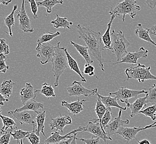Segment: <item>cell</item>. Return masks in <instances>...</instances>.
I'll use <instances>...</instances> for the list:
<instances>
[{"mask_svg": "<svg viewBox=\"0 0 156 144\" xmlns=\"http://www.w3.org/2000/svg\"><path fill=\"white\" fill-rule=\"evenodd\" d=\"M37 114V115L35 118V121L37 124V128L35 130V132L39 136H40V132H42L46 137V135L44 132V122L46 120V111L39 112Z\"/></svg>", "mask_w": 156, "mask_h": 144, "instance_id": "obj_27", "label": "cell"}, {"mask_svg": "<svg viewBox=\"0 0 156 144\" xmlns=\"http://www.w3.org/2000/svg\"><path fill=\"white\" fill-rule=\"evenodd\" d=\"M17 9V5H15L13 6L12 11L11 13L9 14V16H7L6 17L5 19V23L7 27L9 28V34L11 37L12 36V27L13 26H15V18H14V14Z\"/></svg>", "mask_w": 156, "mask_h": 144, "instance_id": "obj_32", "label": "cell"}, {"mask_svg": "<svg viewBox=\"0 0 156 144\" xmlns=\"http://www.w3.org/2000/svg\"><path fill=\"white\" fill-rule=\"evenodd\" d=\"M70 42L75 47L80 54L84 58L86 63L90 64L94 63V60L90 58L87 46H84L83 45L78 44L72 41H70Z\"/></svg>", "mask_w": 156, "mask_h": 144, "instance_id": "obj_25", "label": "cell"}, {"mask_svg": "<svg viewBox=\"0 0 156 144\" xmlns=\"http://www.w3.org/2000/svg\"><path fill=\"white\" fill-rule=\"evenodd\" d=\"M96 94L98 96V98H100L101 100L102 101V102L105 105L107 108L115 107L124 111L126 110L127 109V107L126 106L125 107L121 106L118 103V99L115 97L112 98L110 96H103L99 94L98 93H97Z\"/></svg>", "mask_w": 156, "mask_h": 144, "instance_id": "obj_23", "label": "cell"}, {"mask_svg": "<svg viewBox=\"0 0 156 144\" xmlns=\"http://www.w3.org/2000/svg\"><path fill=\"white\" fill-rule=\"evenodd\" d=\"M63 0H44L37 2L38 6H43L46 9L47 13H51L52 11V8L57 4L62 5Z\"/></svg>", "mask_w": 156, "mask_h": 144, "instance_id": "obj_31", "label": "cell"}, {"mask_svg": "<svg viewBox=\"0 0 156 144\" xmlns=\"http://www.w3.org/2000/svg\"><path fill=\"white\" fill-rule=\"evenodd\" d=\"M150 29V33L152 34L153 33H156V25L152 26L151 28H149Z\"/></svg>", "mask_w": 156, "mask_h": 144, "instance_id": "obj_50", "label": "cell"}, {"mask_svg": "<svg viewBox=\"0 0 156 144\" xmlns=\"http://www.w3.org/2000/svg\"><path fill=\"white\" fill-rule=\"evenodd\" d=\"M8 114L11 118L17 119L22 125L23 124L34 125L36 123L34 116L26 111H9L8 112Z\"/></svg>", "mask_w": 156, "mask_h": 144, "instance_id": "obj_14", "label": "cell"}, {"mask_svg": "<svg viewBox=\"0 0 156 144\" xmlns=\"http://www.w3.org/2000/svg\"><path fill=\"white\" fill-rule=\"evenodd\" d=\"M147 96L148 93L146 94L144 97L138 98L134 101L133 103L129 104L127 106L131 111V114L130 115L131 118H133L136 115L140 114V111L142 110L144 106L147 105L148 103L147 101Z\"/></svg>", "mask_w": 156, "mask_h": 144, "instance_id": "obj_18", "label": "cell"}, {"mask_svg": "<svg viewBox=\"0 0 156 144\" xmlns=\"http://www.w3.org/2000/svg\"><path fill=\"white\" fill-rule=\"evenodd\" d=\"M151 67L138 63L137 66H132L126 68L125 74L127 75V81L133 79L138 80L139 83H142L148 80H156V77L151 72Z\"/></svg>", "mask_w": 156, "mask_h": 144, "instance_id": "obj_5", "label": "cell"}, {"mask_svg": "<svg viewBox=\"0 0 156 144\" xmlns=\"http://www.w3.org/2000/svg\"><path fill=\"white\" fill-rule=\"evenodd\" d=\"M27 2H29L30 3L31 9L32 12L34 15V19H37V18H38V6L37 2H36L35 0H28L27 2L26 1V3H27Z\"/></svg>", "mask_w": 156, "mask_h": 144, "instance_id": "obj_43", "label": "cell"}, {"mask_svg": "<svg viewBox=\"0 0 156 144\" xmlns=\"http://www.w3.org/2000/svg\"><path fill=\"white\" fill-rule=\"evenodd\" d=\"M31 132H25L22 130H16L13 132H11V135L12 136L13 139L17 140L19 142L21 140L26 139L27 135L31 133Z\"/></svg>", "mask_w": 156, "mask_h": 144, "instance_id": "obj_38", "label": "cell"}, {"mask_svg": "<svg viewBox=\"0 0 156 144\" xmlns=\"http://www.w3.org/2000/svg\"><path fill=\"white\" fill-rule=\"evenodd\" d=\"M83 73L84 74H87L89 76H94L95 74L94 73V67L92 66L90 64L86 63L84 65V69H83Z\"/></svg>", "mask_w": 156, "mask_h": 144, "instance_id": "obj_44", "label": "cell"}, {"mask_svg": "<svg viewBox=\"0 0 156 144\" xmlns=\"http://www.w3.org/2000/svg\"><path fill=\"white\" fill-rule=\"evenodd\" d=\"M76 139L77 140L83 142L85 144H100V139H101L93 135L92 137L90 139H85L83 138L79 139L76 137Z\"/></svg>", "mask_w": 156, "mask_h": 144, "instance_id": "obj_41", "label": "cell"}, {"mask_svg": "<svg viewBox=\"0 0 156 144\" xmlns=\"http://www.w3.org/2000/svg\"><path fill=\"white\" fill-rule=\"evenodd\" d=\"M60 35H61V33L59 31H57L56 33H51V32L44 33L38 39L37 44V45H40L44 43L48 42L49 41L52 40L53 38L56 37Z\"/></svg>", "mask_w": 156, "mask_h": 144, "instance_id": "obj_33", "label": "cell"}, {"mask_svg": "<svg viewBox=\"0 0 156 144\" xmlns=\"http://www.w3.org/2000/svg\"><path fill=\"white\" fill-rule=\"evenodd\" d=\"M1 105H0V114H1Z\"/></svg>", "mask_w": 156, "mask_h": 144, "instance_id": "obj_54", "label": "cell"}, {"mask_svg": "<svg viewBox=\"0 0 156 144\" xmlns=\"http://www.w3.org/2000/svg\"><path fill=\"white\" fill-rule=\"evenodd\" d=\"M11 136L10 132H5L2 133L0 136V144H9Z\"/></svg>", "mask_w": 156, "mask_h": 144, "instance_id": "obj_45", "label": "cell"}, {"mask_svg": "<svg viewBox=\"0 0 156 144\" xmlns=\"http://www.w3.org/2000/svg\"><path fill=\"white\" fill-rule=\"evenodd\" d=\"M0 118H1L3 126L1 129L0 133L2 134L3 132H13L16 130H17V127L15 120L10 117L3 116L1 114H0Z\"/></svg>", "mask_w": 156, "mask_h": 144, "instance_id": "obj_21", "label": "cell"}, {"mask_svg": "<svg viewBox=\"0 0 156 144\" xmlns=\"http://www.w3.org/2000/svg\"><path fill=\"white\" fill-rule=\"evenodd\" d=\"M35 93L42 94L48 99L50 98L56 97V95L55 93V90L53 87L46 82L42 84V87L40 90H36Z\"/></svg>", "mask_w": 156, "mask_h": 144, "instance_id": "obj_30", "label": "cell"}, {"mask_svg": "<svg viewBox=\"0 0 156 144\" xmlns=\"http://www.w3.org/2000/svg\"><path fill=\"white\" fill-rule=\"evenodd\" d=\"M77 29L79 38H82L87 44L90 54L98 61L101 70L105 71L102 56V51L105 48L101 32L95 31L88 27H83L80 24L77 26Z\"/></svg>", "mask_w": 156, "mask_h": 144, "instance_id": "obj_1", "label": "cell"}, {"mask_svg": "<svg viewBox=\"0 0 156 144\" xmlns=\"http://www.w3.org/2000/svg\"><path fill=\"white\" fill-rule=\"evenodd\" d=\"M44 104L40 102H37L34 99H31L28 100L26 103L23 105V107L16 109L15 111H33L35 113H39L38 110L40 109H44Z\"/></svg>", "mask_w": 156, "mask_h": 144, "instance_id": "obj_24", "label": "cell"}, {"mask_svg": "<svg viewBox=\"0 0 156 144\" xmlns=\"http://www.w3.org/2000/svg\"><path fill=\"white\" fill-rule=\"evenodd\" d=\"M134 33L137 37L150 43L151 44L156 47V42L153 41L150 37L149 28H144L141 23H138L137 28L134 30Z\"/></svg>", "mask_w": 156, "mask_h": 144, "instance_id": "obj_20", "label": "cell"}, {"mask_svg": "<svg viewBox=\"0 0 156 144\" xmlns=\"http://www.w3.org/2000/svg\"><path fill=\"white\" fill-rule=\"evenodd\" d=\"M156 127V122L144 127L140 126L138 127L125 128L124 126H122L119 129V131L117 132V134L121 135L122 138H124L128 142L132 140L136 139V135H137L139 132H142L149 129L154 128Z\"/></svg>", "mask_w": 156, "mask_h": 144, "instance_id": "obj_10", "label": "cell"}, {"mask_svg": "<svg viewBox=\"0 0 156 144\" xmlns=\"http://www.w3.org/2000/svg\"><path fill=\"white\" fill-rule=\"evenodd\" d=\"M65 52H66V56H67V60H68L69 67L70 68V69H71L73 71L76 72L80 77V78H81L82 82H86L87 80L86 79V78L82 75L81 71V70L80 69V67L78 66V63L71 56V54L69 53L67 48H66V49H65Z\"/></svg>", "mask_w": 156, "mask_h": 144, "instance_id": "obj_26", "label": "cell"}, {"mask_svg": "<svg viewBox=\"0 0 156 144\" xmlns=\"http://www.w3.org/2000/svg\"><path fill=\"white\" fill-rule=\"evenodd\" d=\"M0 53H9V46L5 39H0Z\"/></svg>", "mask_w": 156, "mask_h": 144, "instance_id": "obj_42", "label": "cell"}, {"mask_svg": "<svg viewBox=\"0 0 156 144\" xmlns=\"http://www.w3.org/2000/svg\"><path fill=\"white\" fill-rule=\"evenodd\" d=\"M140 114H144V116L150 117L151 119L154 121L156 120V105H152L147 107L146 109L140 111Z\"/></svg>", "mask_w": 156, "mask_h": 144, "instance_id": "obj_35", "label": "cell"}, {"mask_svg": "<svg viewBox=\"0 0 156 144\" xmlns=\"http://www.w3.org/2000/svg\"><path fill=\"white\" fill-rule=\"evenodd\" d=\"M86 101V99H78L77 101L71 103H69L65 100H62L61 102V105L67 108L70 114L76 115L83 110L84 103Z\"/></svg>", "mask_w": 156, "mask_h": 144, "instance_id": "obj_16", "label": "cell"}, {"mask_svg": "<svg viewBox=\"0 0 156 144\" xmlns=\"http://www.w3.org/2000/svg\"><path fill=\"white\" fill-rule=\"evenodd\" d=\"M73 138H70V139H65L64 140L60 141L57 144H69L71 143V142L72 141Z\"/></svg>", "mask_w": 156, "mask_h": 144, "instance_id": "obj_48", "label": "cell"}, {"mask_svg": "<svg viewBox=\"0 0 156 144\" xmlns=\"http://www.w3.org/2000/svg\"><path fill=\"white\" fill-rule=\"evenodd\" d=\"M9 101V99H7L2 94H1L0 93V105H1V106L4 105V103H5V102H7V101Z\"/></svg>", "mask_w": 156, "mask_h": 144, "instance_id": "obj_47", "label": "cell"}, {"mask_svg": "<svg viewBox=\"0 0 156 144\" xmlns=\"http://www.w3.org/2000/svg\"><path fill=\"white\" fill-rule=\"evenodd\" d=\"M67 91L70 97H80L83 95L86 97H88L94 95L98 93L97 88L92 89H88L85 88L82 85L81 82L74 81L72 83V85L67 88Z\"/></svg>", "mask_w": 156, "mask_h": 144, "instance_id": "obj_9", "label": "cell"}, {"mask_svg": "<svg viewBox=\"0 0 156 144\" xmlns=\"http://www.w3.org/2000/svg\"><path fill=\"white\" fill-rule=\"evenodd\" d=\"M77 134V132H76V133H75V134H74V137L73 138V139H72V141L71 142V143L69 144H77V139H76V135Z\"/></svg>", "mask_w": 156, "mask_h": 144, "instance_id": "obj_52", "label": "cell"}, {"mask_svg": "<svg viewBox=\"0 0 156 144\" xmlns=\"http://www.w3.org/2000/svg\"><path fill=\"white\" fill-rule=\"evenodd\" d=\"M111 35L112 39V52L116 56L117 62H119L122 60L123 54L128 52L127 49L130 46V43L122 31L113 29Z\"/></svg>", "mask_w": 156, "mask_h": 144, "instance_id": "obj_4", "label": "cell"}, {"mask_svg": "<svg viewBox=\"0 0 156 144\" xmlns=\"http://www.w3.org/2000/svg\"><path fill=\"white\" fill-rule=\"evenodd\" d=\"M78 132H80L79 128L76 129L72 130V132H69L67 134L62 136L59 134L58 132L56 131L51 133V135L50 137L47 138L46 140L44 141V144H57L60 141L64 140L65 139L73 138L75 133Z\"/></svg>", "mask_w": 156, "mask_h": 144, "instance_id": "obj_17", "label": "cell"}, {"mask_svg": "<svg viewBox=\"0 0 156 144\" xmlns=\"http://www.w3.org/2000/svg\"><path fill=\"white\" fill-rule=\"evenodd\" d=\"M60 42H58L55 49V53L52 60V72L54 73L55 81L54 85L57 87L59 85L60 77L69 67L68 60L66 56V47H60Z\"/></svg>", "mask_w": 156, "mask_h": 144, "instance_id": "obj_2", "label": "cell"}, {"mask_svg": "<svg viewBox=\"0 0 156 144\" xmlns=\"http://www.w3.org/2000/svg\"><path fill=\"white\" fill-rule=\"evenodd\" d=\"M140 9L141 7L138 5L136 0H123L118 3L115 8H112L109 11V14L111 16L115 15V18H119L122 15V20L125 22L126 15H128L131 19H134Z\"/></svg>", "mask_w": 156, "mask_h": 144, "instance_id": "obj_3", "label": "cell"}, {"mask_svg": "<svg viewBox=\"0 0 156 144\" xmlns=\"http://www.w3.org/2000/svg\"><path fill=\"white\" fill-rule=\"evenodd\" d=\"M56 47L49 43L48 42L44 43L37 45L36 48L37 50V56L40 59L42 64H46L51 62L55 53Z\"/></svg>", "mask_w": 156, "mask_h": 144, "instance_id": "obj_8", "label": "cell"}, {"mask_svg": "<svg viewBox=\"0 0 156 144\" xmlns=\"http://www.w3.org/2000/svg\"><path fill=\"white\" fill-rule=\"evenodd\" d=\"M51 23L53 25V27L56 28H68L71 29V26L73 25V22H69L67 17H60L58 15H56V19L52 21Z\"/></svg>", "mask_w": 156, "mask_h": 144, "instance_id": "obj_29", "label": "cell"}, {"mask_svg": "<svg viewBox=\"0 0 156 144\" xmlns=\"http://www.w3.org/2000/svg\"><path fill=\"white\" fill-rule=\"evenodd\" d=\"M20 99L23 105L27 101L31 99H34L36 97V93L34 91V87L30 83H26L25 87L22 88L20 91Z\"/></svg>", "mask_w": 156, "mask_h": 144, "instance_id": "obj_19", "label": "cell"}, {"mask_svg": "<svg viewBox=\"0 0 156 144\" xmlns=\"http://www.w3.org/2000/svg\"><path fill=\"white\" fill-rule=\"evenodd\" d=\"M107 108L105 105L102 102L99 98H98V99L96 104V107L94 109V111L96 113L98 119L100 120V122L103 118L104 114L106 111Z\"/></svg>", "mask_w": 156, "mask_h": 144, "instance_id": "obj_34", "label": "cell"}, {"mask_svg": "<svg viewBox=\"0 0 156 144\" xmlns=\"http://www.w3.org/2000/svg\"><path fill=\"white\" fill-rule=\"evenodd\" d=\"M153 35H154V36H155L156 37V33H153Z\"/></svg>", "mask_w": 156, "mask_h": 144, "instance_id": "obj_55", "label": "cell"}, {"mask_svg": "<svg viewBox=\"0 0 156 144\" xmlns=\"http://www.w3.org/2000/svg\"><path fill=\"white\" fill-rule=\"evenodd\" d=\"M148 91H146V89L143 90H133L131 89L121 87L118 91L113 93H109V95H114L115 97L120 100L122 103H124L127 107L129 104V99L132 98H137L140 94H147Z\"/></svg>", "mask_w": 156, "mask_h": 144, "instance_id": "obj_7", "label": "cell"}, {"mask_svg": "<svg viewBox=\"0 0 156 144\" xmlns=\"http://www.w3.org/2000/svg\"><path fill=\"white\" fill-rule=\"evenodd\" d=\"M12 0H0V4H2L3 5H8L9 3L12 2Z\"/></svg>", "mask_w": 156, "mask_h": 144, "instance_id": "obj_49", "label": "cell"}, {"mask_svg": "<svg viewBox=\"0 0 156 144\" xmlns=\"http://www.w3.org/2000/svg\"><path fill=\"white\" fill-rule=\"evenodd\" d=\"M106 144H109V142H107Z\"/></svg>", "mask_w": 156, "mask_h": 144, "instance_id": "obj_56", "label": "cell"}, {"mask_svg": "<svg viewBox=\"0 0 156 144\" xmlns=\"http://www.w3.org/2000/svg\"><path fill=\"white\" fill-rule=\"evenodd\" d=\"M25 0H22L20 10L16 11L19 21V28L24 33L33 32L34 29L31 27V21L25 9Z\"/></svg>", "mask_w": 156, "mask_h": 144, "instance_id": "obj_11", "label": "cell"}, {"mask_svg": "<svg viewBox=\"0 0 156 144\" xmlns=\"http://www.w3.org/2000/svg\"><path fill=\"white\" fill-rule=\"evenodd\" d=\"M15 83L12 80H6L0 85V93L6 98L10 97L12 93L13 87Z\"/></svg>", "mask_w": 156, "mask_h": 144, "instance_id": "obj_28", "label": "cell"}, {"mask_svg": "<svg viewBox=\"0 0 156 144\" xmlns=\"http://www.w3.org/2000/svg\"><path fill=\"white\" fill-rule=\"evenodd\" d=\"M148 55V50L145 49L144 47H140V48L134 52H127L125 56L122 57V60L119 62H116L113 64L115 65L121 63L126 64H136L138 60L140 58H146Z\"/></svg>", "mask_w": 156, "mask_h": 144, "instance_id": "obj_13", "label": "cell"}, {"mask_svg": "<svg viewBox=\"0 0 156 144\" xmlns=\"http://www.w3.org/2000/svg\"><path fill=\"white\" fill-rule=\"evenodd\" d=\"M122 109H119L118 116L112 120L104 128L106 135L110 138L112 135L117 134V132L121 127L125 125H128L129 123V119L122 120Z\"/></svg>", "mask_w": 156, "mask_h": 144, "instance_id": "obj_12", "label": "cell"}, {"mask_svg": "<svg viewBox=\"0 0 156 144\" xmlns=\"http://www.w3.org/2000/svg\"><path fill=\"white\" fill-rule=\"evenodd\" d=\"M19 144H23V140H21L19 141Z\"/></svg>", "mask_w": 156, "mask_h": 144, "instance_id": "obj_53", "label": "cell"}, {"mask_svg": "<svg viewBox=\"0 0 156 144\" xmlns=\"http://www.w3.org/2000/svg\"><path fill=\"white\" fill-rule=\"evenodd\" d=\"M111 108H107L106 111L104 114L102 119L101 121V126L103 130L105 131V127L112 120V113Z\"/></svg>", "mask_w": 156, "mask_h": 144, "instance_id": "obj_36", "label": "cell"}, {"mask_svg": "<svg viewBox=\"0 0 156 144\" xmlns=\"http://www.w3.org/2000/svg\"><path fill=\"white\" fill-rule=\"evenodd\" d=\"M115 18V15H113L111 16V19L107 25L106 31L105 32V34L102 36V39L104 44V48L111 51L112 50V39H111V35L110 33V31L112 27L113 21Z\"/></svg>", "mask_w": 156, "mask_h": 144, "instance_id": "obj_22", "label": "cell"}, {"mask_svg": "<svg viewBox=\"0 0 156 144\" xmlns=\"http://www.w3.org/2000/svg\"><path fill=\"white\" fill-rule=\"evenodd\" d=\"M138 144H151L150 141L146 139H144L141 141H138Z\"/></svg>", "mask_w": 156, "mask_h": 144, "instance_id": "obj_51", "label": "cell"}, {"mask_svg": "<svg viewBox=\"0 0 156 144\" xmlns=\"http://www.w3.org/2000/svg\"><path fill=\"white\" fill-rule=\"evenodd\" d=\"M147 103L152 105L156 104V84H154L152 87L148 89V93L147 98Z\"/></svg>", "mask_w": 156, "mask_h": 144, "instance_id": "obj_37", "label": "cell"}, {"mask_svg": "<svg viewBox=\"0 0 156 144\" xmlns=\"http://www.w3.org/2000/svg\"><path fill=\"white\" fill-rule=\"evenodd\" d=\"M72 123V119L69 115H61L56 118H52L50 123L51 129L53 130L55 129L56 131L60 130L62 133L63 132V129L66 125H70Z\"/></svg>", "mask_w": 156, "mask_h": 144, "instance_id": "obj_15", "label": "cell"}, {"mask_svg": "<svg viewBox=\"0 0 156 144\" xmlns=\"http://www.w3.org/2000/svg\"><path fill=\"white\" fill-rule=\"evenodd\" d=\"M6 57L4 54L0 53V73H5L7 70L9 69V66L6 63Z\"/></svg>", "mask_w": 156, "mask_h": 144, "instance_id": "obj_40", "label": "cell"}, {"mask_svg": "<svg viewBox=\"0 0 156 144\" xmlns=\"http://www.w3.org/2000/svg\"><path fill=\"white\" fill-rule=\"evenodd\" d=\"M146 3L151 9H154L156 7V0H146Z\"/></svg>", "mask_w": 156, "mask_h": 144, "instance_id": "obj_46", "label": "cell"}, {"mask_svg": "<svg viewBox=\"0 0 156 144\" xmlns=\"http://www.w3.org/2000/svg\"><path fill=\"white\" fill-rule=\"evenodd\" d=\"M35 124L33 125V130L27 135L26 139H28L31 144H40V138L35 132Z\"/></svg>", "mask_w": 156, "mask_h": 144, "instance_id": "obj_39", "label": "cell"}, {"mask_svg": "<svg viewBox=\"0 0 156 144\" xmlns=\"http://www.w3.org/2000/svg\"><path fill=\"white\" fill-rule=\"evenodd\" d=\"M80 132H88L93 135L102 139L105 142H106L107 140H112V139L108 136L106 134V132L103 130L101 126L100 120L94 119L90 120L88 124L85 126H80Z\"/></svg>", "mask_w": 156, "mask_h": 144, "instance_id": "obj_6", "label": "cell"}]
</instances>
